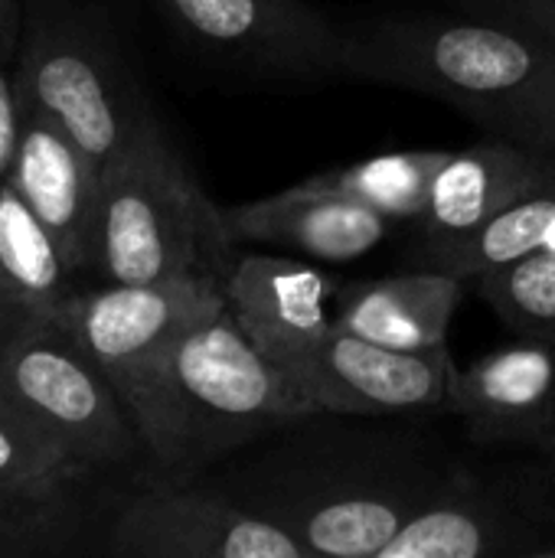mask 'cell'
Instances as JSON below:
<instances>
[{
	"label": "cell",
	"instance_id": "cell-1",
	"mask_svg": "<svg viewBox=\"0 0 555 558\" xmlns=\"http://www.w3.org/2000/svg\"><path fill=\"white\" fill-rule=\"evenodd\" d=\"M461 458L412 418L307 412L206 477L307 558H379Z\"/></svg>",
	"mask_w": 555,
	"mask_h": 558
},
{
	"label": "cell",
	"instance_id": "cell-2",
	"mask_svg": "<svg viewBox=\"0 0 555 558\" xmlns=\"http://www.w3.org/2000/svg\"><path fill=\"white\" fill-rule=\"evenodd\" d=\"M350 33L347 82L438 98L504 137L555 157V46L484 13L379 16Z\"/></svg>",
	"mask_w": 555,
	"mask_h": 558
},
{
	"label": "cell",
	"instance_id": "cell-3",
	"mask_svg": "<svg viewBox=\"0 0 555 558\" xmlns=\"http://www.w3.org/2000/svg\"><path fill=\"white\" fill-rule=\"evenodd\" d=\"M121 402L164 481L206 477L285 422L317 412L229 311L177 337Z\"/></svg>",
	"mask_w": 555,
	"mask_h": 558
},
{
	"label": "cell",
	"instance_id": "cell-4",
	"mask_svg": "<svg viewBox=\"0 0 555 558\" xmlns=\"http://www.w3.org/2000/svg\"><path fill=\"white\" fill-rule=\"evenodd\" d=\"M239 242L154 118L101 173L92 268L114 284L203 278L226 288Z\"/></svg>",
	"mask_w": 555,
	"mask_h": 558
},
{
	"label": "cell",
	"instance_id": "cell-5",
	"mask_svg": "<svg viewBox=\"0 0 555 558\" xmlns=\"http://www.w3.org/2000/svg\"><path fill=\"white\" fill-rule=\"evenodd\" d=\"M0 402L82 471L144 451L121 396L59 320L26 324L0 343Z\"/></svg>",
	"mask_w": 555,
	"mask_h": 558
},
{
	"label": "cell",
	"instance_id": "cell-6",
	"mask_svg": "<svg viewBox=\"0 0 555 558\" xmlns=\"http://www.w3.org/2000/svg\"><path fill=\"white\" fill-rule=\"evenodd\" d=\"M13 88L20 108L52 118L101 173L157 118L108 36L75 20L33 26Z\"/></svg>",
	"mask_w": 555,
	"mask_h": 558
},
{
	"label": "cell",
	"instance_id": "cell-7",
	"mask_svg": "<svg viewBox=\"0 0 555 558\" xmlns=\"http://www.w3.org/2000/svg\"><path fill=\"white\" fill-rule=\"evenodd\" d=\"M379 558H555V468L461 461Z\"/></svg>",
	"mask_w": 555,
	"mask_h": 558
},
{
	"label": "cell",
	"instance_id": "cell-8",
	"mask_svg": "<svg viewBox=\"0 0 555 558\" xmlns=\"http://www.w3.org/2000/svg\"><path fill=\"white\" fill-rule=\"evenodd\" d=\"M196 49L262 85L347 82L350 33L307 0H154Z\"/></svg>",
	"mask_w": 555,
	"mask_h": 558
},
{
	"label": "cell",
	"instance_id": "cell-9",
	"mask_svg": "<svg viewBox=\"0 0 555 558\" xmlns=\"http://www.w3.org/2000/svg\"><path fill=\"white\" fill-rule=\"evenodd\" d=\"M118 558H307L278 526L245 510L216 481H167L137 494L111 523Z\"/></svg>",
	"mask_w": 555,
	"mask_h": 558
},
{
	"label": "cell",
	"instance_id": "cell-10",
	"mask_svg": "<svg viewBox=\"0 0 555 558\" xmlns=\"http://www.w3.org/2000/svg\"><path fill=\"white\" fill-rule=\"evenodd\" d=\"M226 311V288L203 278L114 284L72 294L56 317L121 396L177 337Z\"/></svg>",
	"mask_w": 555,
	"mask_h": 558
},
{
	"label": "cell",
	"instance_id": "cell-11",
	"mask_svg": "<svg viewBox=\"0 0 555 558\" xmlns=\"http://www.w3.org/2000/svg\"><path fill=\"white\" fill-rule=\"evenodd\" d=\"M458 366L448 347L396 350L334 324L298 386L314 409L366 418H419L448 412Z\"/></svg>",
	"mask_w": 555,
	"mask_h": 558
},
{
	"label": "cell",
	"instance_id": "cell-12",
	"mask_svg": "<svg viewBox=\"0 0 555 558\" xmlns=\"http://www.w3.org/2000/svg\"><path fill=\"white\" fill-rule=\"evenodd\" d=\"M337 291L327 271L294 255L242 252L226 278V311L249 343L298 386L307 360L334 330Z\"/></svg>",
	"mask_w": 555,
	"mask_h": 558
},
{
	"label": "cell",
	"instance_id": "cell-13",
	"mask_svg": "<svg viewBox=\"0 0 555 558\" xmlns=\"http://www.w3.org/2000/svg\"><path fill=\"white\" fill-rule=\"evenodd\" d=\"M448 412L481 448H533L555 422V343L517 337L458 369Z\"/></svg>",
	"mask_w": 555,
	"mask_h": 558
},
{
	"label": "cell",
	"instance_id": "cell-14",
	"mask_svg": "<svg viewBox=\"0 0 555 558\" xmlns=\"http://www.w3.org/2000/svg\"><path fill=\"white\" fill-rule=\"evenodd\" d=\"M7 183L49 229L72 271L92 268L101 167L52 118L23 108L20 147Z\"/></svg>",
	"mask_w": 555,
	"mask_h": 558
},
{
	"label": "cell",
	"instance_id": "cell-15",
	"mask_svg": "<svg viewBox=\"0 0 555 558\" xmlns=\"http://www.w3.org/2000/svg\"><path fill=\"white\" fill-rule=\"evenodd\" d=\"M546 186H555L553 154L487 137L448 154L435 173L429 203L412 226L419 229V242H448Z\"/></svg>",
	"mask_w": 555,
	"mask_h": 558
},
{
	"label": "cell",
	"instance_id": "cell-16",
	"mask_svg": "<svg viewBox=\"0 0 555 558\" xmlns=\"http://www.w3.org/2000/svg\"><path fill=\"white\" fill-rule=\"evenodd\" d=\"M226 222L239 245H275L314 262H353L386 239L393 219L301 180L272 196L229 206Z\"/></svg>",
	"mask_w": 555,
	"mask_h": 558
},
{
	"label": "cell",
	"instance_id": "cell-17",
	"mask_svg": "<svg viewBox=\"0 0 555 558\" xmlns=\"http://www.w3.org/2000/svg\"><path fill=\"white\" fill-rule=\"evenodd\" d=\"M468 288V281L435 268L343 284L334 324L396 350L448 347V330Z\"/></svg>",
	"mask_w": 555,
	"mask_h": 558
},
{
	"label": "cell",
	"instance_id": "cell-18",
	"mask_svg": "<svg viewBox=\"0 0 555 558\" xmlns=\"http://www.w3.org/2000/svg\"><path fill=\"white\" fill-rule=\"evenodd\" d=\"M72 265L33 216L20 193L0 180V327L16 333L36 320H56L72 301Z\"/></svg>",
	"mask_w": 555,
	"mask_h": 558
},
{
	"label": "cell",
	"instance_id": "cell-19",
	"mask_svg": "<svg viewBox=\"0 0 555 558\" xmlns=\"http://www.w3.org/2000/svg\"><path fill=\"white\" fill-rule=\"evenodd\" d=\"M555 229V186L530 193L500 213H494L478 229L448 242H419L415 265L455 275L468 284L500 271L540 248H546Z\"/></svg>",
	"mask_w": 555,
	"mask_h": 558
},
{
	"label": "cell",
	"instance_id": "cell-20",
	"mask_svg": "<svg viewBox=\"0 0 555 558\" xmlns=\"http://www.w3.org/2000/svg\"><path fill=\"white\" fill-rule=\"evenodd\" d=\"M451 150H402V154H379L370 160H357L350 167H334L307 177L304 183L360 206H370L389 219L415 222L429 203L435 173L448 160Z\"/></svg>",
	"mask_w": 555,
	"mask_h": 558
},
{
	"label": "cell",
	"instance_id": "cell-21",
	"mask_svg": "<svg viewBox=\"0 0 555 558\" xmlns=\"http://www.w3.org/2000/svg\"><path fill=\"white\" fill-rule=\"evenodd\" d=\"M517 337L555 343V248H540L471 284Z\"/></svg>",
	"mask_w": 555,
	"mask_h": 558
},
{
	"label": "cell",
	"instance_id": "cell-22",
	"mask_svg": "<svg viewBox=\"0 0 555 558\" xmlns=\"http://www.w3.org/2000/svg\"><path fill=\"white\" fill-rule=\"evenodd\" d=\"M79 474L85 471L62 448L0 402V490L59 497V490Z\"/></svg>",
	"mask_w": 555,
	"mask_h": 558
},
{
	"label": "cell",
	"instance_id": "cell-23",
	"mask_svg": "<svg viewBox=\"0 0 555 558\" xmlns=\"http://www.w3.org/2000/svg\"><path fill=\"white\" fill-rule=\"evenodd\" d=\"M59 497H26L0 490V556H33L59 536Z\"/></svg>",
	"mask_w": 555,
	"mask_h": 558
},
{
	"label": "cell",
	"instance_id": "cell-24",
	"mask_svg": "<svg viewBox=\"0 0 555 558\" xmlns=\"http://www.w3.org/2000/svg\"><path fill=\"white\" fill-rule=\"evenodd\" d=\"M458 10L484 13L523 26L555 46V0H451Z\"/></svg>",
	"mask_w": 555,
	"mask_h": 558
},
{
	"label": "cell",
	"instance_id": "cell-25",
	"mask_svg": "<svg viewBox=\"0 0 555 558\" xmlns=\"http://www.w3.org/2000/svg\"><path fill=\"white\" fill-rule=\"evenodd\" d=\"M20 131H23V108H20V98H16L10 75L0 65V180H7L13 170Z\"/></svg>",
	"mask_w": 555,
	"mask_h": 558
},
{
	"label": "cell",
	"instance_id": "cell-26",
	"mask_svg": "<svg viewBox=\"0 0 555 558\" xmlns=\"http://www.w3.org/2000/svg\"><path fill=\"white\" fill-rule=\"evenodd\" d=\"M20 29V7L16 0H0V59L13 52Z\"/></svg>",
	"mask_w": 555,
	"mask_h": 558
},
{
	"label": "cell",
	"instance_id": "cell-27",
	"mask_svg": "<svg viewBox=\"0 0 555 558\" xmlns=\"http://www.w3.org/2000/svg\"><path fill=\"white\" fill-rule=\"evenodd\" d=\"M530 451H533V454H540L546 464H553L555 468V422L546 428V432H543V435H540V438H536V441H533V448H530Z\"/></svg>",
	"mask_w": 555,
	"mask_h": 558
},
{
	"label": "cell",
	"instance_id": "cell-28",
	"mask_svg": "<svg viewBox=\"0 0 555 558\" xmlns=\"http://www.w3.org/2000/svg\"><path fill=\"white\" fill-rule=\"evenodd\" d=\"M546 248H555V229H553V235H550V242H546Z\"/></svg>",
	"mask_w": 555,
	"mask_h": 558
},
{
	"label": "cell",
	"instance_id": "cell-29",
	"mask_svg": "<svg viewBox=\"0 0 555 558\" xmlns=\"http://www.w3.org/2000/svg\"><path fill=\"white\" fill-rule=\"evenodd\" d=\"M3 340H7V330H3V327H0V343H3Z\"/></svg>",
	"mask_w": 555,
	"mask_h": 558
}]
</instances>
